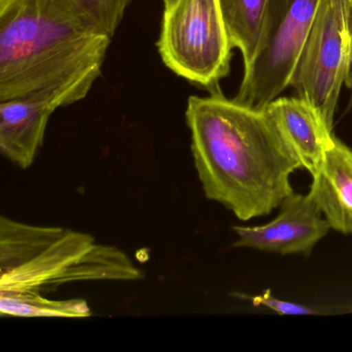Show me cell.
<instances>
[{
  "label": "cell",
  "mask_w": 352,
  "mask_h": 352,
  "mask_svg": "<svg viewBox=\"0 0 352 352\" xmlns=\"http://www.w3.org/2000/svg\"><path fill=\"white\" fill-rule=\"evenodd\" d=\"M87 17L110 36H114L133 0H74Z\"/></svg>",
  "instance_id": "obj_13"
},
{
  "label": "cell",
  "mask_w": 352,
  "mask_h": 352,
  "mask_svg": "<svg viewBox=\"0 0 352 352\" xmlns=\"http://www.w3.org/2000/svg\"><path fill=\"white\" fill-rule=\"evenodd\" d=\"M185 117L207 199L247 221L269 215L294 192L290 176L302 164L267 111L247 108L217 89L190 96Z\"/></svg>",
  "instance_id": "obj_1"
},
{
  "label": "cell",
  "mask_w": 352,
  "mask_h": 352,
  "mask_svg": "<svg viewBox=\"0 0 352 352\" xmlns=\"http://www.w3.org/2000/svg\"><path fill=\"white\" fill-rule=\"evenodd\" d=\"M344 85L352 90L351 0H320L290 86L333 131Z\"/></svg>",
  "instance_id": "obj_6"
},
{
  "label": "cell",
  "mask_w": 352,
  "mask_h": 352,
  "mask_svg": "<svg viewBox=\"0 0 352 352\" xmlns=\"http://www.w3.org/2000/svg\"><path fill=\"white\" fill-rule=\"evenodd\" d=\"M162 1H164V9H168V8L172 7L177 0H162Z\"/></svg>",
  "instance_id": "obj_15"
},
{
  "label": "cell",
  "mask_w": 352,
  "mask_h": 352,
  "mask_svg": "<svg viewBox=\"0 0 352 352\" xmlns=\"http://www.w3.org/2000/svg\"><path fill=\"white\" fill-rule=\"evenodd\" d=\"M309 195L331 230L352 234V150L336 137Z\"/></svg>",
  "instance_id": "obj_10"
},
{
  "label": "cell",
  "mask_w": 352,
  "mask_h": 352,
  "mask_svg": "<svg viewBox=\"0 0 352 352\" xmlns=\"http://www.w3.org/2000/svg\"><path fill=\"white\" fill-rule=\"evenodd\" d=\"M3 316L24 318H87L92 315L84 298L53 300L36 292H0Z\"/></svg>",
  "instance_id": "obj_12"
},
{
  "label": "cell",
  "mask_w": 352,
  "mask_h": 352,
  "mask_svg": "<svg viewBox=\"0 0 352 352\" xmlns=\"http://www.w3.org/2000/svg\"><path fill=\"white\" fill-rule=\"evenodd\" d=\"M143 278L124 251L87 232L0 218V292H50L73 282Z\"/></svg>",
  "instance_id": "obj_3"
},
{
  "label": "cell",
  "mask_w": 352,
  "mask_h": 352,
  "mask_svg": "<svg viewBox=\"0 0 352 352\" xmlns=\"http://www.w3.org/2000/svg\"><path fill=\"white\" fill-rule=\"evenodd\" d=\"M67 106V98L57 92L0 102L1 155L22 170L30 168L44 143L51 115Z\"/></svg>",
  "instance_id": "obj_8"
},
{
  "label": "cell",
  "mask_w": 352,
  "mask_h": 352,
  "mask_svg": "<svg viewBox=\"0 0 352 352\" xmlns=\"http://www.w3.org/2000/svg\"><path fill=\"white\" fill-rule=\"evenodd\" d=\"M157 48L179 77L210 91L219 89L230 73L232 47L218 0H177L164 9Z\"/></svg>",
  "instance_id": "obj_4"
},
{
  "label": "cell",
  "mask_w": 352,
  "mask_h": 352,
  "mask_svg": "<svg viewBox=\"0 0 352 352\" xmlns=\"http://www.w3.org/2000/svg\"><path fill=\"white\" fill-rule=\"evenodd\" d=\"M254 306H263L280 315H315L319 314L316 310L305 306V305L296 304V302H287L274 298L271 294V290H265L258 296L250 298Z\"/></svg>",
  "instance_id": "obj_14"
},
{
  "label": "cell",
  "mask_w": 352,
  "mask_h": 352,
  "mask_svg": "<svg viewBox=\"0 0 352 352\" xmlns=\"http://www.w3.org/2000/svg\"><path fill=\"white\" fill-rule=\"evenodd\" d=\"M234 247L276 254H309L331 230L310 195L294 192L280 206L277 218L265 226H234Z\"/></svg>",
  "instance_id": "obj_7"
},
{
  "label": "cell",
  "mask_w": 352,
  "mask_h": 352,
  "mask_svg": "<svg viewBox=\"0 0 352 352\" xmlns=\"http://www.w3.org/2000/svg\"><path fill=\"white\" fill-rule=\"evenodd\" d=\"M320 0H269L256 54L244 67L236 102L257 111L292 85Z\"/></svg>",
  "instance_id": "obj_5"
},
{
  "label": "cell",
  "mask_w": 352,
  "mask_h": 352,
  "mask_svg": "<svg viewBox=\"0 0 352 352\" xmlns=\"http://www.w3.org/2000/svg\"><path fill=\"white\" fill-rule=\"evenodd\" d=\"M8 0H0V3H6Z\"/></svg>",
  "instance_id": "obj_16"
},
{
  "label": "cell",
  "mask_w": 352,
  "mask_h": 352,
  "mask_svg": "<svg viewBox=\"0 0 352 352\" xmlns=\"http://www.w3.org/2000/svg\"><path fill=\"white\" fill-rule=\"evenodd\" d=\"M283 139L313 178L320 173L335 135L320 113L304 98H280L265 109Z\"/></svg>",
  "instance_id": "obj_9"
},
{
  "label": "cell",
  "mask_w": 352,
  "mask_h": 352,
  "mask_svg": "<svg viewBox=\"0 0 352 352\" xmlns=\"http://www.w3.org/2000/svg\"><path fill=\"white\" fill-rule=\"evenodd\" d=\"M232 49L242 53L244 67L256 54L269 0H218Z\"/></svg>",
  "instance_id": "obj_11"
},
{
  "label": "cell",
  "mask_w": 352,
  "mask_h": 352,
  "mask_svg": "<svg viewBox=\"0 0 352 352\" xmlns=\"http://www.w3.org/2000/svg\"><path fill=\"white\" fill-rule=\"evenodd\" d=\"M112 36L74 0H8L0 3V102L57 92L67 104L84 100Z\"/></svg>",
  "instance_id": "obj_2"
}]
</instances>
